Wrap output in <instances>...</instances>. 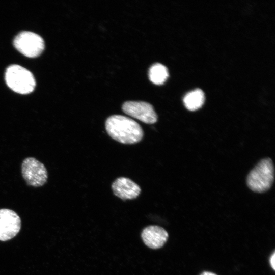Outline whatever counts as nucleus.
Segmentation results:
<instances>
[{"instance_id":"9d476101","label":"nucleus","mask_w":275,"mask_h":275,"mask_svg":"<svg viewBox=\"0 0 275 275\" xmlns=\"http://www.w3.org/2000/svg\"><path fill=\"white\" fill-rule=\"evenodd\" d=\"M205 101V95L202 90L197 89L188 92L183 98L185 107L191 111H196L202 107Z\"/></svg>"},{"instance_id":"1a4fd4ad","label":"nucleus","mask_w":275,"mask_h":275,"mask_svg":"<svg viewBox=\"0 0 275 275\" xmlns=\"http://www.w3.org/2000/svg\"><path fill=\"white\" fill-rule=\"evenodd\" d=\"M169 235L167 231L158 226L150 225L142 231L141 238L148 248L157 249L162 247L167 242Z\"/></svg>"},{"instance_id":"20e7f679","label":"nucleus","mask_w":275,"mask_h":275,"mask_svg":"<svg viewBox=\"0 0 275 275\" xmlns=\"http://www.w3.org/2000/svg\"><path fill=\"white\" fill-rule=\"evenodd\" d=\"M21 170L23 178L29 186L38 187L47 182L48 172L45 166L34 157L25 158L22 162Z\"/></svg>"},{"instance_id":"f03ea898","label":"nucleus","mask_w":275,"mask_h":275,"mask_svg":"<svg viewBox=\"0 0 275 275\" xmlns=\"http://www.w3.org/2000/svg\"><path fill=\"white\" fill-rule=\"evenodd\" d=\"M274 177V166L272 160L266 158L260 160L250 172L246 184L252 191L262 193L271 187Z\"/></svg>"},{"instance_id":"39448f33","label":"nucleus","mask_w":275,"mask_h":275,"mask_svg":"<svg viewBox=\"0 0 275 275\" xmlns=\"http://www.w3.org/2000/svg\"><path fill=\"white\" fill-rule=\"evenodd\" d=\"M14 45L20 52L30 58L39 56L44 48L42 38L29 31H23L18 34L14 40Z\"/></svg>"},{"instance_id":"7ed1b4c3","label":"nucleus","mask_w":275,"mask_h":275,"mask_svg":"<svg viewBox=\"0 0 275 275\" xmlns=\"http://www.w3.org/2000/svg\"><path fill=\"white\" fill-rule=\"evenodd\" d=\"M5 80L10 89L22 94L31 93L36 85L32 73L18 65H12L7 68L5 73Z\"/></svg>"},{"instance_id":"0eeeda50","label":"nucleus","mask_w":275,"mask_h":275,"mask_svg":"<svg viewBox=\"0 0 275 275\" xmlns=\"http://www.w3.org/2000/svg\"><path fill=\"white\" fill-rule=\"evenodd\" d=\"M21 219L13 210L0 209V240L7 241L13 238L19 232Z\"/></svg>"},{"instance_id":"9b49d317","label":"nucleus","mask_w":275,"mask_h":275,"mask_svg":"<svg viewBox=\"0 0 275 275\" xmlns=\"http://www.w3.org/2000/svg\"><path fill=\"white\" fill-rule=\"evenodd\" d=\"M148 74L150 80L156 85L163 84L169 76L167 68L159 63L151 65Z\"/></svg>"},{"instance_id":"423d86ee","label":"nucleus","mask_w":275,"mask_h":275,"mask_svg":"<svg viewBox=\"0 0 275 275\" xmlns=\"http://www.w3.org/2000/svg\"><path fill=\"white\" fill-rule=\"evenodd\" d=\"M123 111L143 123L152 124L157 121V116L153 106L143 101H127L122 106Z\"/></svg>"},{"instance_id":"f257e3e1","label":"nucleus","mask_w":275,"mask_h":275,"mask_svg":"<svg viewBox=\"0 0 275 275\" xmlns=\"http://www.w3.org/2000/svg\"><path fill=\"white\" fill-rule=\"evenodd\" d=\"M105 127L110 137L122 144H136L142 140L144 135L138 123L123 115H114L108 117Z\"/></svg>"},{"instance_id":"ddd939ff","label":"nucleus","mask_w":275,"mask_h":275,"mask_svg":"<svg viewBox=\"0 0 275 275\" xmlns=\"http://www.w3.org/2000/svg\"><path fill=\"white\" fill-rule=\"evenodd\" d=\"M200 275H217L213 272H208V271H204L200 274Z\"/></svg>"},{"instance_id":"6e6552de","label":"nucleus","mask_w":275,"mask_h":275,"mask_svg":"<svg viewBox=\"0 0 275 275\" xmlns=\"http://www.w3.org/2000/svg\"><path fill=\"white\" fill-rule=\"evenodd\" d=\"M112 189L116 196L124 201L136 198L141 191L138 184L124 177L117 178L112 184Z\"/></svg>"},{"instance_id":"f8f14e48","label":"nucleus","mask_w":275,"mask_h":275,"mask_svg":"<svg viewBox=\"0 0 275 275\" xmlns=\"http://www.w3.org/2000/svg\"><path fill=\"white\" fill-rule=\"evenodd\" d=\"M270 264L273 270L275 269V253L274 252L271 255L270 258Z\"/></svg>"}]
</instances>
